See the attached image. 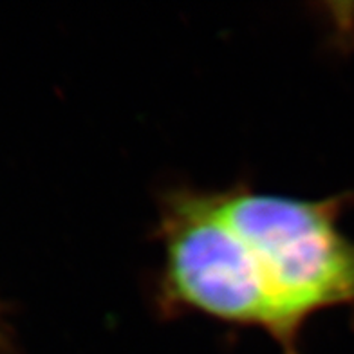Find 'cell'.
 Here are the masks:
<instances>
[{"mask_svg":"<svg viewBox=\"0 0 354 354\" xmlns=\"http://www.w3.org/2000/svg\"><path fill=\"white\" fill-rule=\"evenodd\" d=\"M219 199L261 288L266 335L282 354H300L311 318L354 308V239L340 226L351 196L300 199L235 183Z\"/></svg>","mask_w":354,"mask_h":354,"instance_id":"cell-1","label":"cell"},{"mask_svg":"<svg viewBox=\"0 0 354 354\" xmlns=\"http://www.w3.org/2000/svg\"><path fill=\"white\" fill-rule=\"evenodd\" d=\"M154 302L167 318L203 317L266 333L268 311L219 190L174 187L159 201Z\"/></svg>","mask_w":354,"mask_h":354,"instance_id":"cell-2","label":"cell"}]
</instances>
